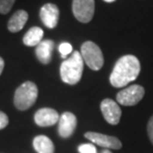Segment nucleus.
<instances>
[{
  "label": "nucleus",
  "instance_id": "obj_1",
  "mask_svg": "<svg viewBox=\"0 0 153 153\" xmlns=\"http://www.w3.org/2000/svg\"><path fill=\"white\" fill-rule=\"evenodd\" d=\"M140 72V63L132 55H125L118 59L112 70L109 82L114 88H123L136 79Z\"/></svg>",
  "mask_w": 153,
  "mask_h": 153
},
{
  "label": "nucleus",
  "instance_id": "obj_2",
  "mask_svg": "<svg viewBox=\"0 0 153 153\" xmlns=\"http://www.w3.org/2000/svg\"><path fill=\"white\" fill-rule=\"evenodd\" d=\"M84 60L79 52L74 51L72 56L66 59L61 65L60 75L64 82L76 85L79 82L84 71Z\"/></svg>",
  "mask_w": 153,
  "mask_h": 153
},
{
  "label": "nucleus",
  "instance_id": "obj_3",
  "mask_svg": "<svg viewBox=\"0 0 153 153\" xmlns=\"http://www.w3.org/2000/svg\"><path fill=\"white\" fill-rule=\"evenodd\" d=\"M38 97V88L33 82H25L14 94V105L19 111H26L34 105Z\"/></svg>",
  "mask_w": 153,
  "mask_h": 153
},
{
  "label": "nucleus",
  "instance_id": "obj_4",
  "mask_svg": "<svg viewBox=\"0 0 153 153\" xmlns=\"http://www.w3.org/2000/svg\"><path fill=\"white\" fill-rule=\"evenodd\" d=\"M81 55L84 63L94 71H99L103 65V55L96 43L87 41L82 45Z\"/></svg>",
  "mask_w": 153,
  "mask_h": 153
},
{
  "label": "nucleus",
  "instance_id": "obj_5",
  "mask_svg": "<svg viewBox=\"0 0 153 153\" xmlns=\"http://www.w3.org/2000/svg\"><path fill=\"white\" fill-rule=\"evenodd\" d=\"M145 91L141 85H132L116 94V100L121 105L132 106L138 103L144 97Z\"/></svg>",
  "mask_w": 153,
  "mask_h": 153
},
{
  "label": "nucleus",
  "instance_id": "obj_6",
  "mask_svg": "<svg viewBox=\"0 0 153 153\" xmlns=\"http://www.w3.org/2000/svg\"><path fill=\"white\" fill-rule=\"evenodd\" d=\"M72 10L76 20L88 23L94 14V0H73Z\"/></svg>",
  "mask_w": 153,
  "mask_h": 153
},
{
  "label": "nucleus",
  "instance_id": "obj_7",
  "mask_svg": "<svg viewBox=\"0 0 153 153\" xmlns=\"http://www.w3.org/2000/svg\"><path fill=\"white\" fill-rule=\"evenodd\" d=\"M85 137L91 141L94 144H97L106 149H120L122 147V143L118 138L114 136L105 135V134L99 132H87L85 133Z\"/></svg>",
  "mask_w": 153,
  "mask_h": 153
},
{
  "label": "nucleus",
  "instance_id": "obj_8",
  "mask_svg": "<svg viewBox=\"0 0 153 153\" xmlns=\"http://www.w3.org/2000/svg\"><path fill=\"white\" fill-rule=\"evenodd\" d=\"M100 111L103 117L109 124H117L121 117V109L114 100L111 99L103 100L100 103Z\"/></svg>",
  "mask_w": 153,
  "mask_h": 153
},
{
  "label": "nucleus",
  "instance_id": "obj_9",
  "mask_svg": "<svg viewBox=\"0 0 153 153\" xmlns=\"http://www.w3.org/2000/svg\"><path fill=\"white\" fill-rule=\"evenodd\" d=\"M60 11L57 5L53 3H47L43 5L40 10V18L43 24L50 29H54L59 21Z\"/></svg>",
  "mask_w": 153,
  "mask_h": 153
},
{
  "label": "nucleus",
  "instance_id": "obj_10",
  "mask_svg": "<svg viewBox=\"0 0 153 153\" xmlns=\"http://www.w3.org/2000/svg\"><path fill=\"white\" fill-rule=\"evenodd\" d=\"M58 132L63 138H68L74 133L76 127V117L72 112H64L58 121Z\"/></svg>",
  "mask_w": 153,
  "mask_h": 153
},
{
  "label": "nucleus",
  "instance_id": "obj_11",
  "mask_svg": "<svg viewBox=\"0 0 153 153\" xmlns=\"http://www.w3.org/2000/svg\"><path fill=\"white\" fill-rule=\"evenodd\" d=\"M59 118L60 115L57 111L49 108H40L39 111H36L34 115V120L36 124L42 127L51 126V125L56 124L59 121Z\"/></svg>",
  "mask_w": 153,
  "mask_h": 153
},
{
  "label": "nucleus",
  "instance_id": "obj_12",
  "mask_svg": "<svg viewBox=\"0 0 153 153\" xmlns=\"http://www.w3.org/2000/svg\"><path fill=\"white\" fill-rule=\"evenodd\" d=\"M55 44L52 40H42L36 46V56L37 59L44 65H47L51 62L52 54H53Z\"/></svg>",
  "mask_w": 153,
  "mask_h": 153
},
{
  "label": "nucleus",
  "instance_id": "obj_13",
  "mask_svg": "<svg viewBox=\"0 0 153 153\" xmlns=\"http://www.w3.org/2000/svg\"><path fill=\"white\" fill-rule=\"evenodd\" d=\"M28 13L25 10H18L12 15L10 20L8 21L7 28L11 33L19 32L23 29L25 24L28 20Z\"/></svg>",
  "mask_w": 153,
  "mask_h": 153
},
{
  "label": "nucleus",
  "instance_id": "obj_14",
  "mask_svg": "<svg viewBox=\"0 0 153 153\" xmlns=\"http://www.w3.org/2000/svg\"><path fill=\"white\" fill-rule=\"evenodd\" d=\"M33 147L37 153H54L55 146L53 141L45 135H38L33 140Z\"/></svg>",
  "mask_w": 153,
  "mask_h": 153
},
{
  "label": "nucleus",
  "instance_id": "obj_15",
  "mask_svg": "<svg viewBox=\"0 0 153 153\" xmlns=\"http://www.w3.org/2000/svg\"><path fill=\"white\" fill-rule=\"evenodd\" d=\"M43 35H44V31L40 27H32L30 28L25 36L23 37V43L24 45L28 46V47H34L37 46L40 42L42 41Z\"/></svg>",
  "mask_w": 153,
  "mask_h": 153
},
{
  "label": "nucleus",
  "instance_id": "obj_16",
  "mask_svg": "<svg viewBox=\"0 0 153 153\" xmlns=\"http://www.w3.org/2000/svg\"><path fill=\"white\" fill-rule=\"evenodd\" d=\"M16 0H0V14H8Z\"/></svg>",
  "mask_w": 153,
  "mask_h": 153
},
{
  "label": "nucleus",
  "instance_id": "obj_17",
  "mask_svg": "<svg viewBox=\"0 0 153 153\" xmlns=\"http://www.w3.org/2000/svg\"><path fill=\"white\" fill-rule=\"evenodd\" d=\"M59 52L61 53V57H62L63 59H65L69 54H71L73 52L72 45L67 42L62 43V44H60V46H59Z\"/></svg>",
  "mask_w": 153,
  "mask_h": 153
},
{
  "label": "nucleus",
  "instance_id": "obj_18",
  "mask_svg": "<svg viewBox=\"0 0 153 153\" xmlns=\"http://www.w3.org/2000/svg\"><path fill=\"white\" fill-rule=\"evenodd\" d=\"M78 150L79 153H97V147L91 143H84L79 146Z\"/></svg>",
  "mask_w": 153,
  "mask_h": 153
},
{
  "label": "nucleus",
  "instance_id": "obj_19",
  "mask_svg": "<svg viewBox=\"0 0 153 153\" xmlns=\"http://www.w3.org/2000/svg\"><path fill=\"white\" fill-rule=\"evenodd\" d=\"M8 123H9L8 116L3 111H0V129L5 128L8 125Z\"/></svg>",
  "mask_w": 153,
  "mask_h": 153
},
{
  "label": "nucleus",
  "instance_id": "obj_20",
  "mask_svg": "<svg viewBox=\"0 0 153 153\" xmlns=\"http://www.w3.org/2000/svg\"><path fill=\"white\" fill-rule=\"evenodd\" d=\"M147 132H148V136L150 138V141L153 144V116L149 119L148 121V125H147Z\"/></svg>",
  "mask_w": 153,
  "mask_h": 153
},
{
  "label": "nucleus",
  "instance_id": "obj_21",
  "mask_svg": "<svg viewBox=\"0 0 153 153\" xmlns=\"http://www.w3.org/2000/svg\"><path fill=\"white\" fill-rule=\"evenodd\" d=\"M3 69H4V60L0 57V76H1V74H2Z\"/></svg>",
  "mask_w": 153,
  "mask_h": 153
},
{
  "label": "nucleus",
  "instance_id": "obj_22",
  "mask_svg": "<svg viewBox=\"0 0 153 153\" xmlns=\"http://www.w3.org/2000/svg\"><path fill=\"white\" fill-rule=\"evenodd\" d=\"M100 153H111V151H109L108 149H103V150Z\"/></svg>",
  "mask_w": 153,
  "mask_h": 153
},
{
  "label": "nucleus",
  "instance_id": "obj_23",
  "mask_svg": "<svg viewBox=\"0 0 153 153\" xmlns=\"http://www.w3.org/2000/svg\"><path fill=\"white\" fill-rule=\"evenodd\" d=\"M105 2H114L115 0H105Z\"/></svg>",
  "mask_w": 153,
  "mask_h": 153
}]
</instances>
